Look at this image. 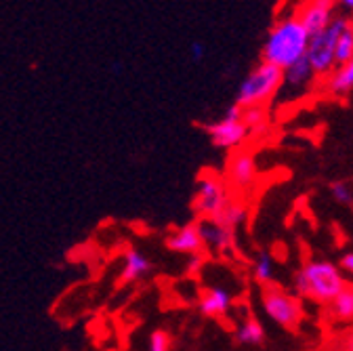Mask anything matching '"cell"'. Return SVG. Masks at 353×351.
<instances>
[{
	"instance_id": "15",
	"label": "cell",
	"mask_w": 353,
	"mask_h": 351,
	"mask_svg": "<svg viewBox=\"0 0 353 351\" xmlns=\"http://www.w3.org/2000/svg\"><path fill=\"white\" fill-rule=\"evenodd\" d=\"M324 89L332 97H347L349 93H353V59L347 61V63L336 66L326 76Z\"/></svg>"
},
{
	"instance_id": "17",
	"label": "cell",
	"mask_w": 353,
	"mask_h": 351,
	"mask_svg": "<svg viewBox=\"0 0 353 351\" xmlns=\"http://www.w3.org/2000/svg\"><path fill=\"white\" fill-rule=\"evenodd\" d=\"M252 278L265 288L274 286L276 280V261L268 250H259L254 261H252Z\"/></svg>"
},
{
	"instance_id": "19",
	"label": "cell",
	"mask_w": 353,
	"mask_h": 351,
	"mask_svg": "<svg viewBox=\"0 0 353 351\" xmlns=\"http://www.w3.org/2000/svg\"><path fill=\"white\" fill-rule=\"evenodd\" d=\"M214 219H216V221H219L221 225H225L228 230L236 232V230L246 221V208H244V204L230 200V202L223 206V210H221Z\"/></svg>"
},
{
	"instance_id": "13",
	"label": "cell",
	"mask_w": 353,
	"mask_h": 351,
	"mask_svg": "<svg viewBox=\"0 0 353 351\" xmlns=\"http://www.w3.org/2000/svg\"><path fill=\"white\" fill-rule=\"evenodd\" d=\"M164 246L172 254H183V257L204 252V244H202V238L198 232V223H188V225L174 228L172 232H168L164 238Z\"/></svg>"
},
{
	"instance_id": "18",
	"label": "cell",
	"mask_w": 353,
	"mask_h": 351,
	"mask_svg": "<svg viewBox=\"0 0 353 351\" xmlns=\"http://www.w3.org/2000/svg\"><path fill=\"white\" fill-rule=\"evenodd\" d=\"M234 339H236L240 345L256 347V345H261V343L265 341V328H263V324H261L256 318L246 316V318L240 322V326L236 328Z\"/></svg>"
},
{
	"instance_id": "9",
	"label": "cell",
	"mask_w": 353,
	"mask_h": 351,
	"mask_svg": "<svg viewBox=\"0 0 353 351\" xmlns=\"http://www.w3.org/2000/svg\"><path fill=\"white\" fill-rule=\"evenodd\" d=\"M294 13L309 34H316L336 17V5L334 0H303Z\"/></svg>"
},
{
	"instance_id": "7",
	"label": "cell",
	"mask_w": 353,
	"mask_h": 351,
	"mask_svg": "<svg viewBox=\"0 0 353 351\" xmlns=\"http://www.w3.org/2000/svg\"><path fill=\"white\" fill-rule=\"evenodd\" d=\"M256 177H259V164H256L254 152L248 148L234 150V154L230 156V162H228L230 185L240 192H246V190L254 188Z\"/></svg>"
},
{
	"instance_id": "22",
	"label": "cell",
	"mask_w": 353,
	"mask_h": 351,
	"mask_svg": "<svg viewBox=\"0 0 353 351\" xmlns=\"http://www.w3.org/2000/svg\"><path fill=\"white\" fill-rule=\"evenodd\" d=\"M172 334L164 328H156L148 339V351H172Z\"/></svg>"
},
{
	"instance_id": "5",
	"label": "cell",
	"mask_w": 353,
	"mask_h": 351,
	"mask_svg": "<svg viewBox=\"0 0 353 351\" xmlns=\"http://www.w3.org/2000/svg\"><path fill=\"white\" fill-rule=\"evenodd\" d=\"M263 312L274 324L292 330L303 320V303L296 294L278 288V286H265L261 294Z\"/></svg>"
},
{
	"instance_id": "29",
	"label": "cell",
	"mask_w": 353,
	"mask_h": 351,
	"mask_svg": "<svg viewBox=\"0 0 353 351\" xmlns=\"http://www.w3.org/2000/svg\"><path fill=\"white\" fill-rule=\"evenodd\" d=\"M343 351H353V332L345 339V343H343Z\"/></svg>"
},
{
	"instance_id": "20",
	"label": "cell",
	"mask_w": 353,
	"mask_h": 351,
	"mask_svg": "<svg viewBox=\"0 0 353 351\" xmlns=\"http://www.w3.org/2000/svg\"><path fill=\"white\" fill-rule=\"evenodd\" d=\"M336 66L347 63L353 59V19L347 17V23L343 26L339 38H336Z\"/></svg>"
},
{
	"instance_id": "24",
	"label": "cell",
	"mask_w": 353,
	"mask_h": 351,
	"mask_svg": "<svg viewBox=\"0 0 353 351\" xmlns=\"http://www.w3.org/2000/svg\"><path fill=\"white\" fill-rule=\"evenodd\" d=\"M206 263V257L204 252H198V254H190L188 261H185V272L188 274H198Z\"/></svg>"
},
{
	"instance_id": "28",
	"label": "cell",
	"mask_w": 353,
	"mask_h": 351,
	"mask_svg": "<svg viewBox=\"0 0 353 351\" xmlns=\"http://www.w3.org/2000/svg\"><path fill=\"white\" fill-rule=\"evenodd\" d=\"M334 5L341 7L347 13H353V0H334Z\"/></svg>"
},
{
	"instance_id": "16",
	"label": "cell",
	"mask_w": 353,
	"mask_h": 351,
	"mask_svg": "<svg viewBox=\"0 0 353 351\" xmlns=\"http://www.w3.org/2000/svg\"><path fill=\"white\" fill-rule=\"evenodd\" d=\"M328 314L334 322H353V286H345L330 303Z\"/></svg>"
},
{
	"instance_id": "8",
	"label": "cell",
	"mask_w": 353,
	"mask_h": 351,
	"mask_svg": "<svg viewBox=\"0 0 353 351\" xmlns=\"http://www.w3.org/2000/svg\"><path fill=\"white\" fill-rule=\"evenodd\" d=\"M204 133L208 135L210 143L219 150H240L248 137V130L242 124V120H225V118L204 124Z\"/></svg>"
},
{
	"instance_id": "1",
	"label": "cell",
	"mask_w": 353,
	"mask_h": 351,
	"mask_svg": "<svg viewBox=\"0 0 353 351\" xmlns=\"http://www.w3.org/2000/svg\"><path fill=\"white\" fill-rule=\"evenodd\" d=\"M309 36L312 34L305 30L294 11L282 15L270 28L268 38L263 42V63H270L278 70H286L288 66L305 57Z\"/></svg>"
},
{
	"instance_id": "27",
	"label": "cell",
	"mask_w": 353,
	"mask_h": 351,
	"mask_svg": "<svg viewBox=\"0 0 353 351\" xmlns=\"http://www.w3.org/2000/svg\"><path fill=\"white\" fill-rule=\"evenodd\" d=\"M221 118H225V120H240V118H242V108L234 101L232 106H228V108L223 110Z\"/></svg>"
},
{
	"instance_id": "21",
	"label": "cell",
	"mask_w": 353,
	"mask_h": 351,
	"mask_svg": "<svg viewBox=\"0 0 353 351\" xmlns=\"http://www.w3.org/2000/svg\"><path fill=\"white\" fill-rule=\"evenodd\" d=\"M242 124L246 126L248 135L250 133H261L268 126V110L265 108H242Z\"/></svg>"
},
{
	"instance_id": "2",
	"label": "cell",
	"mask_w": 353,
	"mask_h": 351,
	"mask_svg": "<svg viewBox=\"0 0 353 351\" xmlns=\"http://www.w3.org/2000/svg\"><path fill=\"white\" fill-rule=\"evenodd\" d=\"M345 286L347 278L343 276L341 268L326 259L307 261L292 278V288L296 297L312 299L322 305H328Z\"/></svg>"
},
{
	"instance_id": "10",
	"label": "cell",
	"mask_w": 353,
	"mask_h": 351,
	"mask_svg": "<svg viewBox=\"0 0 353 351\" xmlns=\"http://www.w3.org/2000/svg\"><path fill=\"white\" fill-rule=\"evenodd\" d=\"M232 307H234V294L230 288L221 284H208L198 299V312L208 320L225 318Z\"/></svg>"
},
{
	"instance_id": "4",
	"label": "cell",
	"mask_w": 353,
	"mask_h": 351,
	"mask_svg": "<svg viewBox=\"0 0 353 351\" xmlns=\"http://www.w3.org/2000/svg\"><path fill=\"white\" fill-rule=\"evenodd\" d=\"M347 23L345 15H336L330 26H326L324 30L316 32L309 36V45H307V53L305 59L312 66L316 78L328 76L334 68H336V38L343 30V26Z\"/></svg>"
},
{
	"instance_id": "6",
	"label": "cell",
	"mask_w": 353,
	"mask_h": 351,
	"mask_svg": "<svg viewBox=\"0 0 353 351\" xmlns=\"http://www.w3.org/2000/svg\"><path fill=\"white\" fill-rule=\"evenodd\" d=\"M230 200L232 198H230L225 181L214 172H204L198 177L196 188H194L192 210L200 219H214Z\"/></svg>"
},
{
	"instance_id": "25",
	"label": "cell",
	"mask_w": 353,
	"mask_h": 351,
	"mask_svg": "<svg viewBox=\"0 0 353 351\" xmlns=\"http://www.w3.org/2000/svg\"><path fill=\"white\" fill-rule=\"evenodd\" d=\"M188 53H190V59L194 63H200L206 57V45H204V42H200V40H194L192 45H190V49H188Z\"/></svg>"
},
{
	"instance_id": "14",
	"label": "cell",
	"mask_w": 353,
	"mask_h": 351,
	"mask_svg": "<svg viewBox=\"0 0 353 351\" xmlns=\"http://www.w3.org/2000/svg\"><path fill=\"white\" fill-rule=\"evenodd\" d=\"M152 270H154V263L150 257H145L137 248H126L124 259H122V272L118 276V284L120 286L135 284V282L143 280L148 274H152Z\"/></svg>"
},
{
	"instance_id": "3",
	"label": "cell",
	"mask_w": 353,
	"mask_h": 351,
	"mask_svg": "<svg viewBox=\"0 0 353 351\" xmlns=\"http://www.w3.org/2000/svg\"><path fill=\"white\" fill-rule=\"evenodd\" d=\"M280 86H282V70L261 61L240 82L236 103L240 108H268V103L274 101L276 95L280 93Z\"/></svg>"
},
{
	"instance_id": "12",
	"label": "cell",
	"mask_w": 353,
	"mask_h": 351,
	"mask_svg": "<svg viewBox=\"0 0 353 351\" xmlns=\"http://www.w3.org/2000/svg\"><path fill=\"white\" fill-rule=\"evenodd\" d=\"M314 80H316V74H314L312 66L307 63V59L303 57L296 63L288 66L286 70H282L280 93H284L286 97H301L312 89Z\"/></svg>"
},
{
	"instance_id": "26",
	"label": "cell",
	"mask_w": 353,
	"mask_h": 351,
	"mask_svg": "<svg viewBox=\"0 0 353 351\" xmlns=\"http://www.w3.org/2000/svg\"><path fill=\"white\" fill-rule=\"evenodd\" d=\"M339 268H341V272H343L345 278H351V280H353V250L347 252V254H343V259H341V263H339Z\"/></svg>"
},
{
	"instance_id": "11",
	"label": "cell",
	"mask_w": 353,
	"mask_h": 351,
	"mask_svg": "<svg viewBox=\"0 0 353 351\" xmlns=\"http://www.w3.org/2000/svg\"><path fill=\"white\" fill-rule=\"evenodd\" d=\"M196 223H198L204 250H210L214 254H228L236 248V238H234L236 232L221 225L216 219H200Z\"/></svg>"
},
{
	"instance_id": "23",
	"label": "cell",
	"mask_w": 353,
	"mask_h": 351,
	"mask_svg": "<svg viewBox=\"0 0 353 351\" xmlns=\"http://www.w3.org/2000/svg\"><path fill=\"white\" fill-rule=\"evenodd\" d=\"M330 194H332V198H334L339 204H345V206L353 204V192H351V188H349L347 183H343V181L332 183V185H330Z\"/></svg>"
}]
</instances>
